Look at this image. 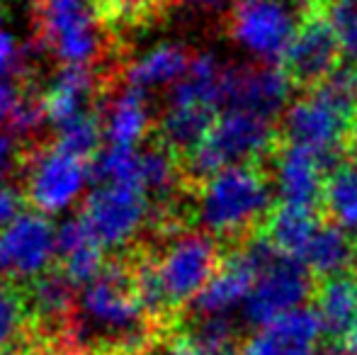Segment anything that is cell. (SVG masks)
I'll return each instance as SVG.
<instances>
[{"instance_id": "obj_38", "label": "cell", "mask_w": 357, "mask_h": 355, "mask_svg": "<svg viewBox=\"0 0 357 355\" xmlns=\"http://www.w3.org/2000/svg\"><path fill=\"white\" fill-rule=\"evenodd\" d=\"M343 348L348 355H357V319H355L353 328L348 331V336L343 338Z\"/></svg>"}, {"instance_id": "obj_4", "label": "cell", "mask_w": 357, "mask_h": 355, "mask_svg": "<svg viewBox=\"0 0 357 355\" xmlns=\"http://www.w3.org/2000/svg\"><path fill=\"white\" fill-rule=\"evenodd\" d=\"M27 204L47 217H63L75 207H83L95 185L93 161H85L59 149L56 144L27 153L22 168Z\"/></svg>"}, {"instance_id": "obj_36", "label": "cell", "mask_w": 357, "mask_h": 355, "mask_svg": "<svg viewBox=\"0 0 357 355\" xmlns=\"http://www.w3.org/2000/svg\"><path fill=\"white\" fill-rule=\"evenodd\" d=\"M183 3L190 5L192 10H197V13H221V10L229 8L231 0H183ZM231 5H234V3H231Z\"/></svg>"}, {"instance_id": "obj_32", "label": "cell", "mask_w": 357, "mask_h": 355, "mask_svg": "<svg viewBox=\"0 0 357 355\" xmlns=\"http://www.w3.org/2000/svg\"><path fill=\"white\" fill-rule=\"evenodd\" d=\"M24 153L22 139L13 134L10 129L0 127V183H10V178L24 168Z\"/></svg>"}, {"instance_id": "obj_20", "label": "cell", "mask_w": 357, "mask_h": 355, "mask_svg": "<svg viewBox=\"0 0 357 355\" xmlns=\"http://www.w3.org/2000/svg\"><path fill=\"white\" fill-rule=\"evenodd\" d=\"M321 224L324 222L319 219V209L280 202L278 207H273V212L263 222L260 236L270 246L278 248L280 253L299 261Z\"/></svg>"}, {"instance_id": "obj_21", "label": "cell", "mask_w": 357, "mask_h": 355, "mask_svg": "<svg viewBox=\"0 0 357 355\" xmlns=\"http://www.w3.org/2000/svg\"><path fill=\"white\" fill-rule=\"evenodd\" d=\"M316 278H335L357 266V239L326 219L299 258Z\"/></svg>"}, {"instance_id": "obj_18", "label": "cell", "mask_w": 357, "mask_h": 355, "mask_svg": "<svg viewBox=\"0 0 357 355\" xmlns=\"http://www.w3.org/2000/svg\"><path fill=\"white\" fill-rule=\"evenodd\" d=\"M100 114L105 127V146L142 149L153 129L149 95L129 86L119 88Z\"/></svg>"}, {"instance_id": "obj_39", "label": "cell", "mask_w": 357, "mask_h": 355, "mask_svg": "<svg viewBox=\"0 0 357 355\" xmlns=\"http://www.w3.org/2000/svg\"><path fill=\"white\" fill-rule=\"evenodd\" d=\"M316 355H348L345 353V348H338V346H326V348H321Z\"/></svg>"}, {"instance_id": "obj_31", "label": "cell", "mask_w": 357, "mask_h": 355, "mask_svg": "<svg viewBox=\"0 0 357 355\" xmlns=\"http://www.w3.org/2000/svg\"><path fill=\"white\" fill-rule=\"evenodd\" d=\"M195 336L216 355H236V328L226 317L202 319Z\"/></svg>"}, {"instance_id": "obj_16", "label": "cell", "mask_w": 357, "mask_h": 355, "mask_svg": "<svg viewBox=\"0 0 357 355\" xmlns=\"http://www.w3.org/2000/svg\"><path fill=\"white\" fill-rule=\"evenodd\" d=\"M107 248L102 246L93 229L85 224L80 214L66 217L59 224V273L73 285L75 289H83L95 278L102 275V270L109 266Z\"/></svg>"}, {"instance_id": "obj_34", "label": "cell", "mask_w": 357, "mask_h": 355, "mask_svg": "<svg viewBox=\"0 0 357 355\" xmlns=\"http://www.w3.org/2000/svg\"><path fill=\"white\" fill-rule=\"evenodd\" d=\"M0 66L3 68H22V44L17 34L10 29V22L0 13Z\"/></svg>"}, {"instance_id": "obj_22", "label": "cell", "mask_w": 357, "mask_h": 355, "mask_svg": "<svg viewBox=\"0 0 357 355\" xmlns=\"http://www.w3.org/2000/svg\"><path fill=\"white\" fill-rule=\"evenodd\" d=\"M316 312L331 338H345L357 319V275L343 273L321 280L316 287Z\"/></svg>"}, {"instance_id": "obj_17", "label": "cell", "mask_w": 357, "mask_h": 355, "mask_svg": "<svg viewBox=\"0 0 357 355\" xmlns=\"http://www.w3.org/2000/svg\"><path fill=\"white\" fill-rule=\"evenodd\" d=\"M98 76L90 66H59L39 93L47 124L54 129L93 109Z\"/></svg>"}, {"instance_id": "obj_26", "label": "cell", "mask_w": 357, "mask_h": 355, "mask_svg": "<svg viewBox=\"0 0 357 355\" xmlns=\"http://www.w3.org/2000/svg\"><path fill=\"white\" fill-rule=\"evenodd\" d=\"M54 144L78 158L95 161V156L105 149V127L100 109H90L63 127L54 129Z\"/></svg>"}, {"instance_id": "obj_1", "label": "cell", "mask_w": 357, "mask_h": 355, "mask_svg": "<svg viewBox=\"0 0 357 355\" xmlns=\"http://www.w3.org/2000/svg\"><path fill=\"white\" fill-rule=\"evenodd\" d=\"M78 326L85 338H100L114 355H142L149 346V328L142 299L134 285V268L109 263L100 278L78 289Z\"/></svg>"}, {"instance_id": "obj_28", "label": "cell", "mask_w": 357, "mask_h": 355, "mask_svg": "<svg viewBox=\"0 0 357 355\" xmlns=\"http://www.w3.org/2000/svg\"><path fill=\"white\" fill-rule=\"evenodd\" d=\"M142 149L105 146L93 161L95 183L142 185Z\"/></svg>"}, {"instance_id": "obj_33", "label": "cell", "mask_w": 357, "mask_h": 355, "mask_svg": "<svg viewBox=\"0 0 357 355\" xmlns=\"http://www.w3.org/2000/svg\"><path fill=\"white\" fill-rule=\"evenodd\" d=\"M27 212V197L24 190L10 180V183H0V232L17 222L22 214Z\"/></svg>"}, {"instance_id": "obj_3", "label": "cell", "mask_w": 357, "mask_h": 355, "mask_svg": "<svg viewBox=\"0 0 357 355\" xmlns=\"http://www.w3.org/2000/svg\"><path fill=\"white\" fill-rule=\"evenodd\" d=\"M273 119H265L248 109L226 107L216 114L207 137L185 158L188 173L204 180L234 166L258 163L270 149H278Z\"/></svg>"}, {"instance_id": "obj_13", "label": "cell", "mask_w": 357, "mask_h": 355, "mask_svg": "<svg viewBox=\"0 0 357 355\" xmlns=\"http://www.w3.org/2000/svg\"><path fill=\"white\" fill-rule=\"evenodd\" d=\"M331 171L333 166L309 146L287 142L275 149V188L282 204L316 209Z\"/></svg>"}, {"instance_id": "obj_7", "label": "cell", "mask_w": 357, "mask_h": 355, "mask_svg": "<svg viewBox=\"0 0 357 355\" xmlns=\"http://www.w3.org/2000/svg\"><path fill=\"white\" fill-rule=\"evenodd\" d=\"M304 3L299 8L289 0H234L229 15L231 39L258 63L282 66L296 37Z\"/></svg>"}, {"instance_id": "obj_11", "label": "cell", "mask_w": 357, "mask_h": 355, "mask_svg": "<svg viewBox=\"0 0 357 355\" xmlns=\"http://www.w3.org/2000/svg\"><path fill=\"white\" fill-rule=\"evenodd\" d=\"M301 3H304L301 22L282 66L294 86L314 88L338 68L343 52L331 24L326 0H301Z\"/></svg>"}, {"instance_id": "obj_9", "label": "cell", "mask_w": 357, "mask_h": 355, "mask_svg": "<svg viewBox=\"0 0 357 355\" xmlns=\"http://www.w3.org/2000/svg\"><path fill=\"white\" fill-rule=\"evenodd\" d=\"M151 214V195L132 183H95L80 207V217L107 251H119L137 241Z\"/></svg>"}, {"instance_id": "obj_10", "label": "cell", "mask_w": 357, "mask_h": 355, "mask_svg": "<svg viewBox=\"0 0 357 355\" xmlns=\"http://www.w3.org/2000/svg\"><path fill=\"white\" fill-rule=\"evenodd\" d=\"M59 261V224L27 209L15 224L0 232V282H37Z\"/></svg>"}, {"instance_id": "obj_12", "label": "cell", "mask_w": 357, "mask_h": 355, "mask_svg": "<svg viewBox=\"0 0 357 355\" xmlns=\"http://www.w3.org/2000/svg\"><path fill=\"white\" fill-rule=\"evenodd\" d=\"M294 81L284 66L253 63L229 66L226 71V107L248 109L265 119H275L289 100Z\"/></svg>"}, {"instance_id": "obj_37", "label": "cell", "mask_w": 357, "mask_h": 355, "mask_svg": "<svg viewBox=\"0 0 357 355\" xmlns=\"http://www.w3.org/2000/svg\"><path fill=\"white\" fill-rule=\"evenodd\" d=\"M343 149L348 151L350 161L357 163V109H355L353 119H350V124H348V134H345Z\"/></svg>"}, {"instance_id": "obj_23", "label": "cell", "mask_w": 357, "mask_h": 355, "mask_svg": "<svg viewBox=\"0 0 357 355\" xmlns=\"http://www.w3.org/2000/svg\"><path fill=\"white\" fill-rule=\"evenodd\" d=\"M321 204L328 222L357 239V163H338L328 173Z\"/></svg>"}, {"instance_id": "obj_2", "label": "cell", "mask_w": 357, "mask_h": 355, "mask_svg": "<svg viewBox=\"0 0 357 355\" xmlns=\"http://www.w3.org/2000/svg\"><path fill=\"white\" fill-rule=\"evenodd\" d=\"M270 178L258 163L234 166L199 180L195 214L202 232L212 236H238L255 222H265L270 209Z\"/></svg>"}, {"instance_id": "obj_19", "label": "cell", "mask_w": 357, "mask_h": 355, "mask_svg": "<svg viewBox=\"0 0 357 355\" xmlns=\"http://www.w3.org/2000/svg\"><path fill=\"white\" fill-rule=\"evenodd\" d=\"M192 56L178 42H160L134 56L124 68V86L153 93V90L175 88L188 73Z\"/></svg>"}, {"instance_id": "obj_40", "label": "cell", "mask_w": 357, "mask_h": 355, "mask_svg": "<svg viewBox=\"0 0 357 355\" xmlns=\"http://www.w3.org/2000/svg\"><path fill=\"white\" fill-rule=\"evenodd\" d=\"M24 355H59V353L56 351H47V348H39V351H29Z\"/></svg>"}, {"instance_id": "obj_8", "label": "cell", "mask_w": 357, "mask_h": 355, "mask_svg": "<svg viewBox=\"0 0 357 355\" xmlns=\"http://www.w3.org/2000/svg\"><path fill=\"white\" fill-rule=\"evenodd\" d=\"M221 263L219 243L207 232H183L173 236L153 258L155 275L163 287L165 302L178 309L188 302H197Z\"/></svg>"}, {"instance_id": "obj_25", "label": "cell", "mask_w": 357, "mask_h": 355, "mask_svg": "<svg viewBox=\"0 0 357 355\" xmlns=\"http://www.w3.org/2000/svg\"><path fill=\"white\" fill-rule=\"evenodd\" d=\"M32 317L27 294L17 285L0 282V353H15L22 346Z\"/></svg>"}, {"instance_id": "obj_29", "label": "cell", "mask_w": 357, "mask_h": 355, "mask_svg": "<svg viewBox=\"0 0 357 355\" xmlns=\"http://www.w3.org/2000/svg\"><path fill=\"white\" fill-rule=\"evenodd\" d=\"M326 10L338 37L343 59L357 66V0H326Z\"/></svg>"}, {"instance_id": "obj_35", "label": "cell", "mask_w": 357, "mask_h": 355, "mask_svg": "<svg viewBox=\"0 0 357 355\" xmlns=\"http://www.w3.org/2000/svg\"><path fill=\"white\" fill-rule=\"evenodd\" d=\"M163 355H216V353L209 351L207 346H202L195 333H183V336L170 338Z\"/></svg>"}, {"instance_id": "obj_15", "label": "cell", "mask_w": 357, "mask_h": 355, "mask_svg": "<svg viewBox=\"0 0 357 355\" xmlns=\"http://www.w3.org/2000/svg\"><path fill=\"white\" fill-rule=\"evenodd\" d=\"M324 324L314 307H299L258 328L241 346L238 355H316Z\"/></svg>"}, {"instance_id": "obj_14", "label": "cell", "mask_w": 357, "mask_h": 355, "mask_svg": "<svg viewBox=\"0 0 357 355\" xmlns=\"http://www.w3.org/2000/svg\"><path fill=\"white\" fill-rule=\"evenodd\" d=\"M258 270L260 263L250 241L221 258L214 278L209 280L204 292L195 302L199 317H229L236 309H243L245 299L250 297L255 280H258Z\"/></svg>"}, {"instance_id": "obj_27", "label": "cell", "mask_w": 357, "mask_h": 355, "mask_svg": "<svg viewBox=\"0 0 357 355\" xmlns=\"http://www.w3.org/2000/svg\"><path fill=\"white\" fill-rule=\"evenodd\" d=\"M180 183V156L170 149L149 146L142 149V185L151 199H165L175 192Z\"/></svg>"}, {"instance_id": "obj_6", "label": "cell", "mask_w": 357, "mask_h": 355, "mask_svg": "<svg viewBox=\"0 0 357 355\" xmlns=\"http://www.w3.org/2000/svg\"><path fill=\"white\" fill-rule=\"evenodd\" d=\"M95 0H37L42 44L59 66H90L102 54V27Z\"/></svg>"}, {"instance_id": "obj_5", "label": "cell", "mask_w": 357, "mask_h": 355, "mask_svg": "<svg viewBox=\"0 0 357 355\" xmlns=\"http://www.w3.org/2000/svg\"><path fill=\"white\" fill-rule=\"evenodd\" d=\"M250 246L258 256L260 270L253 292L245 299L241 314L250 326L263 328L275 319L284 317L287 312L304 307L314 285H311V273L304 263L280 253L260 234L250 241Z\"/></svg>"}, {"instance_id": "obj_30", "label": "cell", "mask_w": 357, "mask_h": 355, "mask_svg": "<svg viewBox=\"0 0 357 355\" xmlns=\"http://www.w3.org/2000/svg\"><path fill=\"white\" fill-rule=\"evenodd\" d=\"M29 95L32 93L22 86V68L0 66V127L8 129L13 124L15 114Z\"/></svg>"}, {"instance_id": "obj_24", "label": "cell", "mask_w": 357, "mask_h": 355, "mask_svg": "<svg viewBox=\"0 0 357 355\" xmlns=\"http://www.w3.org/2000/svg\"><path fill=\"white\" fill-rule=\"evenodd\" d=\"M27 297L32 314L42 322H63L78 304L75 287L59 270H52L49 275L39 278L37 282H32Z\"/></svg>"}]
</instances>
